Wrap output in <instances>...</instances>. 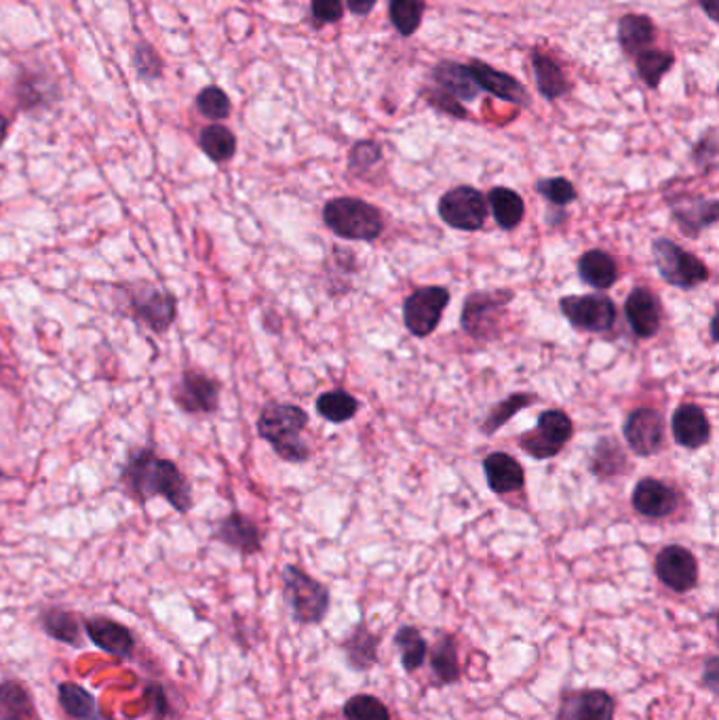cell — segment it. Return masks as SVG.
Instances as JSON below:
<instances>
[{"label": "cell", "instance_id": "cell-1", "mask_svg": "<svg viewBox=\"0 0 719 720\" xmlns=\"http://www.w3.org/2000/svg\"><path fill=\"white\" fill-rule=\"evenodd\" d=\"M118 480L123 491L138 503L163 498L179 514L193 510L190 483L172 460L156 455L152 449L134 451Z\"/></svg>", "mask_w": 719, "mask_h": 720}, {"label": "cell", "instance_id": "cell-2", "mask_svg": "<svg viewBox=\"0 0 719 720\" xmlns=\"http://www.w3.org/2000/svg\"><path fill=\"white\" fill-rule=\"evenodd\" d=\"M309 426V414L289 403H270L259 411V439L272 446V451L289 464H304L311 460V449L300 439Z\"/></svg>", "mask_w": 719, "mask_h": 720}, {"label": "cell", "instance_id": "cell-3", "mask_svg": "<svg viewBox=\"0 0 719 720\" xmlns=\"http://www.w3.org/2000/svg\"><path fill=\"white\" fill-rule=\"evenodd\" d=\"M118 312L156 335L170 332L177 316L175 295L150 280L118 284Z\"/></svg>", "mask_w": 719, "mask_h": 720}, {"label": "cell", "instance_id": "cell-4", "mask_svg": "<svg viewBox=\"0 0 719 720\" xmlns=\"http://www.w3.org/2000/svg\"><path fill=\"white\" fill-rule=\"evenodd\" d=\"M323 223L343 241L372 243L384 232L380 209L355 196L332 198L323 207Z\"/></svg>", "mask_w": 719, "mask_h": 720}, {"label": "cell", "instance_id": "cell-5", "mask_svg": "<svg viewBox=\"0 0 719 720\" xmlns=\"http://www.w3.org/2000/svg\"><path fill=\"white\" fill-rule=\"evenodd\" d=\"M281 582H283V599L295 624L317 626L327 617L332 605V594L327 585L311 578L306 571H302L295 565L283 567Z\"/></svg>", "mask_w": 719, "mask_h": 720}, {"label": "cell", "instance_id": "cell-6", "mask_svg": "<svg viewBox=\"0 0 719 720\" xmlns=\"http://www.w3.org/2000/svg\"><path fill=\"white\" fill-rule=\"evenodd\" d=\"M515 300L511 289L494 291H475L462 305V332L477 341H491L500 335V325L507 314V307Z\"/></svg>", "mask_w": 719, "mask_h": 720}, {"label": "cell", "instance_id": "cell-7", "mask_svg": "<svg viewBox=\"0 0 719 720\" xmlns=\"http://www.w3.org/2000/svg\"><path fill=\"white\" fill-rule=\"evenodd\" d=\"M652 259L662 280L682 291L696 289L711 277L709 268L694 253L664 236L652 243Z\"/></svg>", "mask_w": 719, "mask_h": 720}, {"label": "cell", "instance_id": "cell-8", "mask_svg": "<svg viewBox=\"0 0 719 720\" xmlns=\"http://www.w3.org/2000/svg\"><path fill=\"white\" fill-rule=\"evenodd\" d=\"M575 434V423L561 409H548L538 416L536 428L519 437V446L534 460H550L559 455Z\"/></svg>", "mask_w": 719, "mask_h": 720}, {"label": "cell", "instance_id": "cell-9", "mask_svg": "<svg viewBox=\"0 0 719 720\" xmlns=\"http://www.w3.org/2000/svg\"><path fill=\"white\" fill-rule=\"evenodd\" d=\"M452 300L445 287H418L403 304V323L414 337H429L441 323L443 312Z\"/></svg>", "mask_w": 719, "mask_h": 720}, {"label": "cell", "instance_id": "cell-10", "mask_svg": "<svg viewBox=\"0 0 719 720\" xmlns=\"http://www.w3.org/2000/svg\"><path fill=\"white\" fill-rule=\"evenodd\" d=\"M439 218L454 230L477 232L488 220V200L473 186H459L439 198Z\"/></svg>", "mask_w": 719, "mask_h": 720}, {"label": "cell", "instance_id": "cell-11", "mask_svg": "<svg viewBox=\"0 0 719 720\" xmlns=\"http://www.w3.org/2000/svg\"><path fill=\"white\" fill-rule=\"evenodd\" d=\"M559 310L575 329L587 333L612 332L618 316L614 300L604 293L561 298Z\"/></svg>", "mask_w": 719, "mask_h": 720}, {"label": "cell", "instance_id": "cell-12", "mask_svg": "<svg viewBox=\"0 0 719 720\" xmlns=\"http://www.w3.org/2000/svg\"><path fill=\"white\" fill-rule=\"evenodd\" d=\"M172 400L186 416H211L220 407V382L197 369H186L172 388Z\"/></svg>", "mask_w": 719, "mask_h": 720}, {"label": "cell", "instance_id": "cell-13", "mask_svg": "<svg viewBox=\"0 0 719 720\" xmlns=\"http://www.w3.org/2000/svg\"><path fill=\"white\" fill-rule=\"evenodd\" d=\"M623 434L637 457H652L664 446V417L657 409L639 407L627 417Z\"/></svg>", "mask_w": 719, "mask_h": 720}, {"label": "cell", "instance_id": "cell-14", "mask_svg": "<svg viewBox=\"0 0 719 720\" xmlns=\"http://www.w3.org/2000/svg\"><path fill=\"white\" fill-rule=\"evenodd\" d=\"M657 578L675 594H686L698 583V560L684 546H666L654 560Z\"/></svg>", "mask_w": 719, "mask_h": 720}, {"label": "cell", "instance_id": "cell-15", "mask_svg": "<svg viewBox=\"0 0 719 720\" xmlns=\"http://www.w3.org/2000/svg\"><path fill=\"white\" fill-rule=\"evenodd\" d=\"M616 701L604 689H576L561 695L555 720H614Z\"/></svg>", "mask_w": 719, "mask_h": 720}, {"label": "cell", "instance_id": "cell-16", "mask_svg": "<svg viewBox=\"0 0 719 720\" xmlns=\"http://www.w3.org/2000/svg\"><path fill=\"white\" fill-rule=\"evenodd\" d=\"M631 506L639 516L661 521L677 510L680 496L671 485L662 483L659 478L646 476L634 487Z\"/></svg>", "mask_w": 719, "mask_h": 720}, {"label": "cell", "instance_id": "cell-17", "mask_svg": "<svg viewBox=\"0 0 719 720\" xmlns=\"http://www.w3.org/2000/svg\"><path fill=\"white\" fill-rule=\"evenodd\" d=\"M669 205H671V216L680 225V230L692 239L718 222L719 202L716 198L682 196L677 200L675 198L669 200Z\"/></svg>", "mask_w": 719, "mask_h": 720}, {"label": "cell", "instance_id": "cell-18", "mask_svg": "<svg viewBox=\"0 0 719 720\" xmlns=\"http://www.w3.org/2000/svg\"><path fill=\"white\" fill-rule=\"evenodd\" d=\"M83 630L95 647H100L102 651L115 658L127 660L136 651V638L131 635V630L111 617H102V615L86 617L83 622Z\"/></svg>", "mask_w": 719, "mask_h": 720}, {"label": "cell", "instance_id": "cell-19", "mask_svg": "<svg viewBox=\"0 0 719 720\" xmlns=\"http://www.w3.org/2000/svg\"><path fill=\"white\" fill-rule=\"evenodd\" d=\"M625 316L639 339H650L661 329V302L650 289L635 287L625 302Z\"/></svg>", "mask_w": 719, "mask_h": 720}, {"label": "cell", "instance_id": "cell-20", "mask_svg": "<svg viewBox=\"0 0 719 720\" xmlns=\"http://www.w3.org/2000/svg\"><path fill=\"white\" fill-rule=\"evenodd\" d=\"M671 432L675 443L684 449H700L711 441V421L703 407L686 403L671 417Z\"/></svg>", "mask_w": 719, "mask_h": 720}, {"label": "cell", "instance_id": "cell-21", "mask_svg": "<svg viewBox=\"0 0 719 720\" xmlns=\"http://www.w3.org/2000/svg\"><path fill=\"white\" fill-rule=\"evenodd\" d=\"M213 537L241 555H258L262 550V531L256 521L243 512H231L227 519H222L213 531Z\"/></svg>", "mask_w": 719, "mask_h": 720}, {"label": "cell", "instance_id": "cell-22", "mask_svg": "<svg viewBox=\"0 0 719 720\" xmlns=\"http://www.w3.org/2000/svg\"><path fill=\"white\" fill-rule=\"evenodd\" d=\"M468 72H471L473 81L479 89L488 91V93L505 100V102H511V104H518V106H527V102H530L527 89L519 81H515L511 74L494 70L486 61H473L468 66Z\"/></svg>", "mask_w": 719, "mask_h": 720}, {"label": "cell", "instance_id": "cell-23", "mask_svg": "<svg viewBox=\"0 0 719 720\" xmlns=\"http://www.w3.org/2000/svg\"><path fill=\"white\" fill-rule=\"evenodd\" d=\"M484 472L488 478V487L496 496L518 493L525 485V471L518 460L505 451L489 453L484 460Z\"/></svg>", "mask_w": 719, "mask_h": 720}, {"label": "cell", "instance_id": "cell-24", "mask_svg": "<svg viewBox=\"0 0 719 720\" xmlns=\"http://www.w3.org/2000/svg\"><path fill=\"white\" fill-rule=\"evenodd\" d=\"M578 277L584 284L598 291H605L618 280L616 259L602 249L587 251L578 259Z\"/></svg>", "mask_w": 719, "mask_h": 720}, {"label": "cell", "instance_id": "cell-25", "mask_svg": "<svg viewBox=\"0 0 719 720\" xmlns=\"http://www.w3.org/2000/svg\"><path fill=\"white\" fill-rule=\"evenodd\" d=\"M378 644H380V637L374 635L366 624L355 626L343 642L346 662L355 672L372 670L378 664Z\"/></svg>", "mask_w": 719, "mask_h": 720}, {"label": "cell", "instance_id": "cell-26", "mask_svg": "<svg viewBox=\"0 0 719 720\" xmlns=\"http://www.w3.org/2000/svg\"><path fill=\"white\" fill-rule=\"evenodd\" d=\"M654 38H657V26L646 15L627 13L618 22V40L627 56H639V54L652 49Z\"/></svg>", "mask_w": 719, "mask_h": 720}, {"label": "cell", "instance_id": "cell-27", "mask_svg": "<svg viewBox=\"0 0 719 720\" xmlns=\"http://www.w3.org/2000/svg\"><path fill=\"white\" fill-rule=\"evenodd\" d=\"M432 81L439 84L445 93H450L456 100L473 102L479 95V86L473 81L468 66H462L456 61H441L432 70Z\"/></svg>", "mask_w": 719, "mask_h": 720}, {"label": "cell", "instance_id": "cell-28", "mask_svg": "<svg viewBox=\"0 0 719 720\" xmlns=\"http://www.w3.org/2000/svg\"><path fill=\"white\" fill-rule=\"evenodd\" d=\"M0 720H40L24 683L0 681Z\"/></svg>", "mask_w": 719, "mask_h": 720}, {"label": "cell", "instance_id": "cell-29", "mask_svg": "<svg viewBox=\"0 0 719 720\" xmlns=\"http://www.w3.org/2000/svg\"><path fill=\"white\" fill-rule=\"evenodd\" d=\"M488 205L496 225L507 230V232L515 230L525 218V202H523L521 195H518L511 188H505V186L491 188L488 195Z\"/></svg>", "mask_w": 719, "mask_h": 720}, {"label": "cell", "instance_id": "cell-30", "mask_svg": "<svg viewBox=\"0 0 719 720\" xmlns=\"http://www.w3.org/2000/svg\"><path fill=\"white\" fill-rule=\"evenodd\" d=\"M43 630L63 644L81 647L83 644V624L72 611L49 607L40 613Z\"/></svg>", "mask_w": 719, "mask_h": 720}, {"label": "cell", "instance_id": "cell-31", "mask_svg": "<svg viewBox=\"0 0 719 720\" xmlns=\"http://www.w3.org/2000/svg\"><path fill=\"white\" fill-rule=\"evenodd\" d=\"M431 670L441 685H454L461 681L462 667L456 638L450 635L439 638V642L432 647Z\"/></svg>", "mask_w": 719, "mask_h": 720}, {"label": "cell", "instance_id": "cell-32", "mask_svg": "<svg viewBox=\"0 0 719 720\" xmlns=\"http://www.w3.org/2000/svg\"><path fill=\"white\" fill-rule=\"evenodd\" d=\"M591 472L604 480L629 472V460H627L623 446L610 437L602 439L600 443L595 444V451L591 457Z\"/></svg>", "mask_w": 719, "mask_h": 720}, {"label": "cell", "instance_id": "cell-33", "mask_svg": "<svg viewBox=\"0 0 719 720\" xmlns=\"http://www.w3.org/2000/svg\"><path fill=\"white\" fill-rule=\"evenodd\" d=\"M532 68H534L536 84H538V91L543 97L557 100L568 93L566 74L555 59L543 56V54H532Z\"/></svg>", "mask_w": 719, "mask_h": 720}, {"label": "cell", "instance_id": "cell-34", "mask_svg": "<svg viewBox=\"0 0 719 720\" xmlns=\"http://www.w3.org/2000/svg\"><path fill=\"white\" fill-rule=\"evenodd\" d=\"M534 403H538V396L532 394V392H513V394H509L505 400H500L498 405L491 407V411L482 423V432L486 437L496 434L511 417L518 416L519 411L527 409Z\"/></svg>", "mask_w": 719, "mask_h": 720}, {"label": "cell", "instance_id": "cell-35", "mask_svg": "<svg viewBox=\"0 0 719 720\" xmlns=\"http://www.w3.org/2000/svg\"><path fill=\"white\" fill-rule=\"evenodd\" d=\"M393 642H395V647L399 651V658H402V665L405 672H416V670H420L422 664L427 662L429 644H427V640L420 635L418 628L403 626V628H399V632L395 635Z\"/></svg>", "mask_w": 719, "mask_h": 720}, {"label": "cell", "instance_id": "cell-36", "mask_svg": "<svg viewBox=\"0 0 719 720\" xmlns=\"http://www.w3.org/2000/svg\"><path fill=\"white\" fill-rule=\"evenodd\" d=\"M315 409H317L318 416L332 423H345L357 416L359 400L352 394H348L346 390H329L318 396Z\"/></svg>", "mask_w": 719, "mask_h": 720}, {"label": "cell", "instance_id": "cell-37", "mask_svg": "<svg viewBox=\"0 0 719 720\" xmlns=\"http://www.w3.org/2000/svg\"><path fill=\"white\" fill-rule=\"evenodd\" d=\"M199 146L207 154V159H211L213 163H229L236 154V138L231 129H227L222 125H211V127L202 129Z\"/></svg>", "mask_w": 719, "mask_h": 720}, {"label": "cell", "instance_id": "cell-38", "mask_svg": "<svg viewBox=\"0 0 719 720\" xmlns=\"http://www.w3.org/2000/svg\"><path fill=\"white\" fill-rule=\"evenodd\" d=\"M58 701L61 710L74 720H83L97 708V701L91 693L86 692L85 687L77 685V683H61L58 687Z\"/></svg>", "mask_w": 719, "mask_h": 720}, {"label": "cell", "instance_id": "cell-39", "mask_svg": "<svg viewBox=\"0 0 719 720\" xmlns=\"http://www.w3.org/2000/svg\"><path fill=\"white\" fill-rule=\"evenodd\" d=\"M637 57V72L643 79V83L652 89L661 84L662 77L673 68L675 56L671 51H661V49H648Z\"/></svg>", "mask_w": 719, "mask_h": 720}, {"label": "cell", "instance_id": "cell-40", "mask_svg": "<svg viewBox=\"0 0 719 720\" xmlns=\"http://www.w3.org/2000/svg\"><path fill=\"white\" fill-rule=\"evenodd\" d=\"M425 7H427L425 0H391L389 13L395 30L402 36H411L422 24Z\"/></svg>", "mask_w": 719, "mask_h": 720}, {"label": "cell", "instance_id": "cell-41", "mask_svg": "<svg viewBox=\"0 0 719 720\" xmlns=\"http://www.w3.org/2000/svg\"><path fill=\"white\" fill-rule=\"evenodd\" d=\"M343 715L346 720H393L389 708L378 697L368 693L352 695L346 701Z\"/></svg>", "mask_w": 719, "mask_h": 720}, {"label": "cell", "instance_id": "cell-42", "mask_svg": "<svg viewBox=\"0 0 719 720\" xmlns=\"http://www.w3.org/2000/svg\"><path fill=\"white\" fill-rule=\"evenodd\" d=\"M197 108L209 120H224L231 116V100L220 86H205L197 97Z\"/></svg>", "mask_w": 719, "mask_h": 720}, {"label": "cell", "instance_id": "cell-43", "mask_svg": "<svg viewBox=\"0 0 719 720\" xmlns=\"http://www.w3.org/2000/svg\"><path fill=\"white\" fill-rule=\"evenodd\" d=\"M536 193L543 196L547 202L555 205V207H566L576 200L575 184L566 177H547V179H538L536 184Z\"/></svg>", "mask_w": 719, "mask_h": 720}, {"label": "cell", "instance_id": "cell-44", "mask_svg": "<svg viewBox=\"0 0 719 720\" xmlns=\"http://www.w3.org/2000/svg\"><path fill=\"white\" fill-rule=\"evenodd\" d=\"M134 66H136V72L142 81H154L161 77L163 72V59L159 57V54L150 47V45H140L136 47V54H134Z\"/></svg>", "mask_w": 719, "mask_h": 720}, {"label": "cell", "instance_id": "cell-45", "mask_svg": "<svg viewBox=\"0 0 719 720\" xmlns=\"http://www.w3.org/2000/svg\"><path fill=\"white\" fill-rule=\"evenodd\" d=\"M382 159V148L374 141H359L350 150V169L352 171H363L375 165Z\"/></svg>", "mask_w": 719, "mask_h": 720}, {"label": "cell", "instance_id": "cell-46", "mask_svg": "<svg viewBox=\"0 0 719 720\" xmlns=\"http://www.w3.org/2000/svg\"><path fill=\"white\" fill-rule=\"evenodd\" d=\"M311 15L317 24H336L345 18L343 0H311Z\"/></svg>", "mask_w": 719, "mask_h": 720}, {"label": "cell", "instance_id": "cell-47", "mask_svg": "<svg viewBox=\"0 0 719 720\" xmlns=\"http://www.w3.org/2000/svg\"><path fill=\"white\" fill-rule=\"evenodd\" d=\"M146 706H148V712L152 715L154 720H165L170 717L172 708H170V699L167 695L163 692L161 685H154L150 683L146 687Z\"/></svg>", "mask_w": 719, "mask_h": 720}, {"label": "cell", "instance_id": "cell-48", "mask_svg": "<svg viewBox=\"0 0 719 720\" xmlns=\"http://www.w3.org/2000/svg\"><path fill=\"white\" fill-rule=\"evenodd\" d=\"M429 104L441 112H445V114H450V116H456V118H466L468 116V112L462 108L459 100L452 97L445 91H432L429 95Z\"/></svg>", "mask_w": 719, "mask_h": 720}, {"label": "cell", "instance_id": "cell-49", "mask_svg": "<svg viewBox=\"0 0 719 720\" xmlns=\"http://www.w3.org/2000/svg\"><path fill=\"white\" fill-rule=\"evenodd\" d=\"M703 683L711 689V692H718V658L711 655L705 664V674H703Z\"/></svg>", "mask_w": 719, "mask_h": 720}, {"label": "cell", "instance_id": "cell-50", "mask_svg": "<svg viewBox=\"0 0 719 720\" xmlns=\"http://www.w3.org/2000/svg\"><path fill=\"white\" fill-rule=\"evenodd\" d=\"M346 7L355 15H370L378 0H345Z\"/></svg>", "mask_w": 719, "mask_h": 720}, {"label": "cell", "instance_id": "cell-51", "mask_svg": "<svg viewBox=\"0 0 719 720\" xmlns=\"http://www.w3.org/2000/svg\"><path fill=\"white\" fill-rule=\"evenodd\" d=\"M698 4L705 9V13L709 15V20H718L719 18V0H698Z\"/></svg>", "mask_w": 719, "mask_h": 720}, {"label": "cell", "instance_id": "cell-52", "mask_svg": "<svg viewBox=\"0 0 719 720\" xmlns=\"http://www.w3.org/2000/svg\"><path fill=\"white\" fill-rule=\"evenodd\" d=\"M7 133H9V120H7V116L0 114V146L7 139Z\"/></svg>", "mask_w": 719, "mask_h": 720}, {"label": "cell", "instance_id": "cell-53", "mask_svg": "<svg viewBox=\"0 0 719 720\" xmlns=\"http://www.w3.org/2000/svg\"><path fill=\"white\" fill-rule=\"evenodd\" d=\"M711 339H714V344H718L719 337H718V314H714V318H711Z\"/></svg>", "mask_w": 719, "mask_h": 720}, {"label": "cell", "instance_id": "cell-54", "mask_svg": "<svg viewBox=\"0 0 719 720\" xmlns=\"http://www.w3.org/2000/svg\"><path fill=\"white\" fill-rule=\"evenodd\" d=\"M83 720H113V719H108V717H104V715H102V712H100V710L95 708V710H93V712H91V715H89V717H86V719Z\"/></svg>", "mask_w": 719, "mask_h": 720}, {"label": "cell", "instance_id": "cell-55", "mask_svg": "<svg viewBox=\"0 0 719 720\" xmlns=\"http://www.w3.org/2000/svg\"><path fill=\"white\" fill-rule=\"evenodd\" d=\"M7 478V474L4 472L0 471V480H4Z\"/></svg>", "mask_w": 719, "mask_h": 720}]
</instances>
